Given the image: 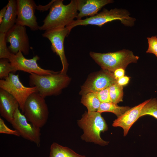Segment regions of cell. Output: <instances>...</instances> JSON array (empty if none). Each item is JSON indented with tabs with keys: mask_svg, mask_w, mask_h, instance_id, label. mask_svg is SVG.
Masks as SVG:
<instances>
[{
	"mask_svg": "<svg viewBox=\"0 0 157 157\" xmlns=\"http://www.w3.org/2000/svg\"><path fill=\"white\" fill-rule=\"evenodd\" d=\"M63 0H54L49 14L43 21L39 30L46 31L54 28L67 27L74 20L77 12V1L72 0L68 4L63 3Z\"/></svg>",
	"mask_w": 157,
	"mask_h": 157,
	"instance_id": "6da1fadb",
	"label": "cell"
},
{
	"mask_svg": "<svg viewBox=\"0 0 157 157\" xmlns=\"http://www.w3.org/2000/svg\"><path fill=\"white\" fill-rule=\"evenodd\" d=\"M77 123L83 130V133L81 136L83 140L102 146L109 143V142L104 140L100 136L101 132L108 129L107 125L101 113L97 111H85Z\"/></svg>",
	"mask_w": 157,
	"mask_h": 157,
	"instance_id": "7a4b0ae2",
	"label": "cell"
},
{
	"mask_svg": "<svg viewBox=\"0 0 157 157\" xmlns=\"http://www.w3.org/2000/svg\"><path fill=\"white\" fill-rule=\"evenodd\" d=\"M71 79L67 74L58 72L51 74H30L29 84L36 88L38 92L44 98L59 94L69 85Z\"/></svg>",
	"mask_w": 157,
	"mask_h": 157,
	"instance_id": "3957f363",
	"label": "cell"
},
{
	"mask_svg": "<svg viewBox=\"0 0 157 157\" xmlns=\"http://www.w3.org/2000/svg\"><path fill=\"white\" fill-rule=\"evenodd\" d=\"M130 13L127 10L115 8L108 10L104 8L99 13L83 19L74 20L67 27L71 30L74 27L79 25H95L101 27L106 23L114 20H119L125 26H133L135 18L130 16Z\"/></svg>",
	"mask_w": 157,
	"mask_h": 157,
	"instance_id": "277c9868",
	"label": "cell"
},
{
	"mask_svg": "<svg viewBox=\"0 0 157 157\" xmlns=\"http://www.w3.org/2000/svg\"><path fill=\"white\" fill-rule=\"evenodd\" d=\"M90 55L102 69L113 73L118 68L125 69L129 64L137 63L139 58L132 51L125 49L106 53L90 52Z\"/></svg>",
	"mask_w": 157,
	"mask_h": 157,
	"instance_id": "5b68a950",
	"label": "cell"
},
{
	"mask_svg": "<svg viewBox=\"0 0 157 157\" xmlns=\"http://www.w3.org/2000/svg\"><path fill=\"white\" fill-rule=\"evenodd\" d=\"M44 98L38 92L31 94L25 101L23 113L28 122L40 129L46 124L49 116Z\"/></svg>",
	"mask_w": 157,
	"mask_h": 157,
	"instance_id": "8992f818",
	"label": "cell"
},
{
	"mask_svg": "<svg viewBox=\"0 0 157 157\" xmlns=\"http://www.w3.org/2000/svg\"><path fill=\"white\" fill-rule=\"evenodd\" d=\"M0 88L6 91L16 99L22 113L27 98L32 93L38 92L35 87H28L24 86L21 82L19 75L11 73L8 77L0 79Z\"/></svg>",
	"mask_w": 157,
	"mask_h": 157,
	"instance_id": "52a82bcc",
	"label": "cell"
},
{
	"mask_svg": "<svg viewBox=\"0 0 157 157\" xmlns=\"http://www.w3.org/2000/svg\"><path fill=\"white\" fill-rule=\"evenodd\" d=\"M71 30L67 27L58 28L46 30L42 34L43 37L47 38L51 42L52 51L59 56L62 66L60 72L63 74H66L69 66L65 54L64 40Z\"/></svg>",
	"mask_w": 157,
	"mask_h": 157,
	"instance_id": "ba28073f",
	"label": "cell"
},
{
	"mask_svg": "<svg viewBox=\"0 0 157 157\" xmlns=\"http://www.w3.org/2000/svg\"><path fill=\"white\" fill-rule=\"evenodd\" d=\"M117 81L114 73L102 69L88 77L81 86L79 94L82 95L88 93H96L109 88Z\"/></svg>",
	"mask_w": 157,
	"mask_h": 157,
	"instance_id": "9c48e42d",
	"label": "cell"
},
{
	"mask_svg": "<svg viewBox=\"0 0 157 157\" xmlns=\"http://www.w3.org/2000/svg\"><path fill=\"white\" fill-rule=\"evenodd\" d=\"M6 39L10 44L8 47L11 53L20 51L25 55L29 53L31 47L25 26L15 24L6 33Z\"/></svg>",
	"mask_w": 157,
	"mask_h": 157,
	"instance_id": "30bf717a",
	"label": "cell"
},
{
	"mask_svg": "<svg viewBox=\"0 0 157 157\" xmlns=\"http://www.w3.org/2000/svg\"><path fill=\"white\" fill-rule=\"evenodd\" d=\"M40 59L37 55L34 56L32 58L27 59L24 56L23 53L19 51L16 54L11 53L9 60L16 72L21 71L30 74L34 73L40 75L51 74L58 72L41 67L37 63V61Z\"/></svg>",
	"mask_w": 157,
	"mask_h": 157,
	"instance_id": "8fae6325",
	"label": "cell"
},
{
	"mask_svg": "<svg viewBox=\"0 0 157 157\" xmlns=\"http://www.w3.org/2000/svg\"><path fill=\"white\" fill-rule=\"evenodd\" d=\"M16 24L29 27L33 31L39 30L35 15L37 6L33 0H17Z\"/></svg>",
	"mask_w": 157,
	"mask_h": 157,
	"instance_id": "7c38bea8",
	"label": "cell"
},
{
	"mask_svg": "<svg viewBox=\"0 0 157 157\" xmlns=\"http://www.w3.org/2000/svg\"><path fill=\"white\" fill-rule=\"evenodd\" d=\"M28 122L18 108L16 110L10 124L15 129L19 132L20 136L34 143L39 147L40 142V129Z\"/></svg>",
	"mask_w": 157,
	"mask_h": 157,
	"instance_id": "4fadbf2b",
	"label": "cell"
},
{
	"mask_svg": "<svg viewBox=\"0 0 157 157\" xmlns=\"http://www.w3.org/2000/svg\"><path fill=\"white\" fill-rule=\"evenodd\" d=\"M148 100L131 108L121 116L117 117L113 121L112 126L122 128L123 130L124 136H126L131 126L140 117L141 110Z\"/></svg>",
	"mask_w": 157,
	"mask_h": 157,
	"instance_id": "5bb4252c",
	"label": "cell"
},
{
	"mask_svg": "<svg viewBox=\"0 0 157 157\" xmlns=\"http://www.w3.org/2000/svg\"><path fill=\"white\" fill-rule=\"evenodd\" d=\"M77 10L79 11L76 18L80 20L85 16H93L97 14L102 8L112 3L113 0H76Z\"/></svg>",
	"mask_w": 157,
	"mask_h": 157,
	"instance_id": "9a60e30c",
	"label": "cell"
},
{
	"mask_svg": "<svg viewBox=\"0 0 157 157\" xmlns=\"http://www.w3.org/2000/svg\"><path fill=\"white\" fill-rule=\"evenodd\" d=\"M19 108L18 102L12 95L0 88V114L10 123L16 110Z\"/></svg>",
	"mask_w": 157,
	"mask_h": 157,
	"instance_id": "2e32d148",
	"label": "cell"
},
{
	"mask_svg": "<svg viewBox=\"0 0 157 157\" xmlns=\"http://www.w3.org/2000/svg\"><path fill=\"white\" fill-rule=\"evenodd\" d=\"M6 6L5 15L0 24V33L6 34L16 23L17 16V1L9 0Z\"/></svg>",
	"mask_w": 157,
	"mask_h": 157,
	"instance_id": "e0dca14e",
	"label": "cell"
},
{
	"mask_svg": "<svg viewBox=\"0 0 157 157\" xmlns=\"http://www.w3.org/2000/svg\"><path fill=\"white\" fill-rule=\"evenodd\" d=\"M49 157H86L66 147L61 145L56 142L51 145Z\"/></svg>",
	"mask_w": 157,
	"mask_h": 157,
	"instance_id": "ac0fdd59",
	"label": "cell"
},
{
	"mask_svg": "<svg viewBox=\"0 0 157 157\" xmlns=\"http://www.w3.org/2000/svg\"><path fill=\"white\" fill-rule=\"evenodd\" d=\"M81 102L87 108L88 112L97 111L101 103L95 94L92 92L82 95Z\"/></svg>",
	"mask_w": 157,
	"mask_h": 157,
	"instance_id": "d6986e66",
	"label": "cell"
},
{
	"mask_svg": "<svg viewBox=\"0 0 157 157\" xmlns=\"http://www.w3.org/2000/svg\"><path fill=\"white\" fill-rule=\"evenodd\" d=\"M131 108L126 106H119L117 104L112 102L101 103L97 111L100 113L104 112H110L114 114L118 117Z\"/></svg>",
	"mask_w": 157,
	"mask_h": 157,
	"instance_id": "ffe728a7",
	"label": "cell"
},
{
	"mask_svg": "<svg viewBox=\"0 0 157 157\" xmlns=\"http://www.w3.org/2000/svg\"><path fill=\"white\" fill-rule=\"evenodd\" d=\"M149 115L157 119V100L154 98L149 99L142 108L140 117Z\"/></svg>",
	"mask_w": 157,
	"mask_h": 157,
	"instance_id": "44dd1931",
	"label": "cell"
},
{
	"mask_svg": "<svg viewBox=\"0 0 157 157\" xmlns=\"http://www.w3.org/2000/svg\"><path fill=\"white\" fill-rule=\"evenodd\" d=\"M109 94L111 102L117 104L123 101V87L116 82L109 87Z\"/></svg>",
	"mask_w": 157,
	"mask_h": 157,
	"instance_id": "7402d4cb",
	"label": "cell"
},
{
	"mask_svg": "<svg viewBox=\"0 0 157 157\" xmlns=\"http://www.w3.org/2000/svg\"><path fill=\"white\" fill-rule=\"evenodd\" d=\"M15 69L10 63L9 60L6 58L0 59V78L4 79L8 77L11 72H15Z\"/></svg>",
	"mask_w": 157,
	"mask_h": 157,
	"instance_id": "603a6c76",
	"label": "cell"
},
{
	"mask_svg": "<svg viewBox=\"0 0 157 157\" xmlns=\"http://www.w3.org/2000/svg\"><path fill=\"white\" fill-rule=\"evenodd\" d=\"M11 53L7 46L6 33H0V58L9 59Z\"/></svg>",
	"mask_w": 157,
	"mask_h": 157,
	"instance_id": "cb8c5ba5",
	"label": "cell"
},
{
	"mask_svg": "<svg viewBox=\"0 0 157 157\" xmlns=\"http://www.w3.org/2000/svg\"><path fill=\"white\" fill-rule=\"evenodd\" d=\"M148 48L146 53H152L157 57V38L155 36L147 38Z\"/></svg>",
	"mask_w": 157,
	"mask_h": 157,
	"instance_id": "d4e9b609",
	"label": "cell"
},
{
	"mask_svg": "<svg viewBox=\"0 0 157 157\" xmlns=\"http://www.w3.org/2000/svg\"><path fill=\"white\" fill-rule=\"evenodd\" d=\"M0 133L13 135L18 137L20 136L19 133L16 130H13L8 127L3 120L0 118Z\"/></svg>",
	"mask_w": 157,
	"mask_h": 157,
	"instance_id": "484cf974",
	"label": "cell"
},
{
	"mask_svg": "<svg viewBox=\"0 0 157 157\" xmlns=\"http://www.w3.org/2000/svg\"><path fill=\"white\" fill-rule=\"evenodd\" d=\"M94 93L101 103L111 102L110 96L109 88Z\"/></svg>",
	"mask_w": 157,
	"mask_h": 157,
	"instance_id": "4316f807",
	"label": "cell"
},
{
	"mask_svg": "<svg viewBox=\"0 0 157 157\" xmlns=\"http://www.w3.org/2000/svg\"><path fill=\"white\" fill-rule=\"evenodd\" d=\"M130 77L124 76L117 80V82L119 85L123 86L127 85L129 81Z\"/></svg>",
	"mask_w": 157,
	"mask_h": 157,
	"instance_id": "83f0119b",
	"label": "cell"
},
{
	"mask_svg": "<svg viewBox=\"0 0 157 157\" xmlns=\"http://www.w3.org/2000/svg\"><path fill=\"white\" fill-rule=\"evenodd\" d=\"M125 72V69L120 68L115 70L114 72V74L117 80L124 76Z\"/></svg>",
	"mask_w": 157,
	"mask_h": 157,
	"instance_id": "f1b7e54d",
	"label": "cell"
},
{
	"mask_svg": "<svg viewBox=\"0 0 157 157\" xmlns=\"http://www.w3.org/2000/svg\"><path fill=\"white\" fill-rule=\"evenodd\" d=\"M7 8V6L6 5L3 7L0 11V24L2 22L3 18L5 15Z\"/></svg>",
	"mask_w": 157,
	"mask_h": 157,
	"instance_id": "f546056e",
	"label": "cell"
},
{
	"mask_svg": "<svg viewBox=\"0 0 157 157\" xmlns=\"http://www.w3.org/2000/svg\"><path fill=\"white\" fill-rule=\"evenodd\" d=\"M156 37L157 38V35H156Z\"/></svg>",
	"mask_w": 157,
	"mask_h": 157,
	"instance_id": "4dcf8cb0",
	"label": "cell"
}]
</instances>
